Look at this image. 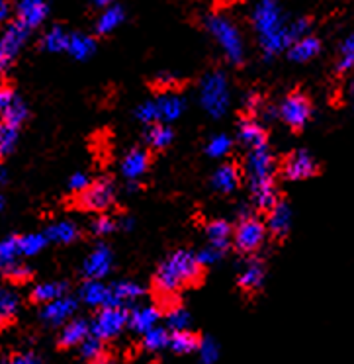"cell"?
<instances>
[{"label": "cell", "instance_id": "1", "mask_svg": "<svg viewBox=\"0 0 354 364\" xmlns=\"http://www.w3.org/2000/svg\"><path fill=\"white\" fill-rule=\"evenodd\" d=\"M252 22L259 32L260 48L267 55H276L294 43L290 24H284L282 10L276 0H259L252 12Z\"/></svg>", "mask_w": 354, "mask_h": 364}, {"label": "cell", "instance_id": "2", "mask_svg": "<svg viewBox=\"0 0 354 364\" xmlns=\"http://www.w3.org/2000/svg\"><path fill=\"white\" fill-rule=\"evenodd\" d=\"M202 277V262L190 251H176L157 269L155 290L163 296H173L184 286L196 284Z\"/></svg>", "mask_w": 354, "mask_h": 364}, {"label": "cell", "instance_id": "3", "mask_svg": "<svg viewBox=\"0 0 354 364\" xmlns=\"http://www.w3.org/2000/svg\"><path fill=\"white\" fill-rule=\"evenodd\" d=\"M200 100H202V106L208 110V114H212L213 118H220L227 112L229 87L223 73H210L202 80Z\"/></svg>", "mask_w": 354, "mask_h": 364}, {"label": "cell", "instance_id": "4", "mask_svg": "<svg viewBox=\"0 0 354 364\" xmlns=\"http://www.w3.org/2000/svg\"><path fill=\"white\" fill-rule=\"evenodd\" d=\"M208 30L212 32V36L218 40L221 49L225 51V55L233 65H241L245 59L243 40L235 30V26L231 24L229 20L221 16H212L208 20Z\"/></svg>", "mask_w": 354, "mask_h": 364}, {"label": "cell", "instance_id": "5", "mask_svg": "<svg viewBox=\"0 0 354 364\" xmlns=\"http://www.w3.org/2000/svg\"><path fill=\"white\" fill-rule=\"evenodd\" d=\"M28 33H30V28L24 22L16 20L0 36V73L10 71V67L16 61L20 49L24 48Z\"/></svg>", "mask_w": 354, "mask_h": 364}, {"label": "cell", "instance_id": "6", "mask_svg": "<svg viewBox=\"0 0 354 364\" xmlns=\"http://www.w3.org/2000/svg\"><path fill=\"white\" fill-rule=\"evenodd\" d=\"M127 321H129V316L122 306H104L95 317V321L90 323V333L102 341L112 339L122 333Z\"/></svg>", "mask_w": 354, "mask_h": 364}, {"label": "cell", "instance_id": "7", "mask_svg": "<svg viewBox=\"0 0 354 364\" xmlns=\"http://www.w3.org/2000/svg\"><path fill=\"white\" fill-rule=\"evenodd\" d=\"M264 237H267V228L260 220H254V218H247L243 222L239 223V228L235 230V235H233V241H235V247L239 253L251 255L254 251H259L260 245L264 243Z\"/></svg>", "mask_w": 354, "mask_h": 364}, {"label": "cell", "instance_id": "8", "mask_svg": "<svg viewBox=\"0 0 354 364\" xmlns=\"http://www.w3.org/2000/svg\"><path fill=\"white\" fill-rule=\"evenodd\" d=\"M79 206L88 212H104L114 204V186L108 178L90 182L87 188L79 192Z\"/></svg>", "mask_w": 354, "mask_h": 364}, {"label": "cell", "instance_id": "9", "mask_svg": "<svg viewBox=\"0 0 354 364\" xmlns=\"http://www.w3.org/2000/svg\"><path fill=\"white\" fill-rule=\"evenodd\" d=\"M280 118L291 129H301V127H306V124L311 118V102L301 92L286 96V100L280 106Z\"/></svg>", "mask_w": 354, "mask_h": 364}, {"label": "cell", "instance_id": "10", "mask_svg": "<svg viewBox=\"0 0 354 364\" xmlns=\"http://www.w3.org/2000/svg\"><path fill=\"white\" fill-rule=\"evenodd\" d=\"M247 174H249L251 186L260 184V182L274 181V161H272V155L268 153L267 145L251 149L249 157H247Z\"/></svg>", "mask_w": 354, "mask_h": 364}, {"label": "cell", "instance_id": "11", "mask_svg": "<svg viewBox=\"0 0 354 364\" xmlns=\"http://www.w3.org/2000/svg\"><path fill=\"white\" fill-rule=\"evenodd\" d=\"M317 174V163L307 151H296L284 163V176L290 181H306Z\"/></svg>", "mask_w": 354, "mask_h": 364}, {"label": "cell", "instance_id": "12", "mask_svg": "<svg viewBox=\"0 0 354 364\" xmlns=\"http://www.w3.org/2000/svg\"><path fill=\"white\" fill-rule=\"evenodd\" d=\"M80 298H82L85 304L92 306V308L116 306L112 288H106V286H104L100 280H96V278H88L87 284H82V288H80Z\"/></svg>", "mask_w": 354, "mask_h": 364}, {"label": "cell", "instance_id": "13", "mask_svg": "<svg viewBox=\"0 0 354 364\" xmlns=\"http://www.w3.org/2000/svg\"><path fill=\"white\" fill-rule=\"evenodd\" d=\"M112 269V253L106 245H98L88 255V259L85 261V274L88 278H96L100 280L104 278Z\"/></svg>", "mask_w": 354, "mask_h": 364}, {"label": "cell", "instance_id": "14", "mask_svg": "<svg viewBox=\"0 0 354 364\" xmlns=\"http://www.w3.org/2000/svg\"><path fill=\"white\" fill-rule=\"evenodd\" d=\"M75 309H77V301L73 298L61 296V298L45 304V308L41 309V317H43V321L51 325H61L75 314Z\"/></svg>", "mask_w": 354, "mask_h": 364}, {"label": "cell", "instance_id": "15", "mask_svg": "<svg viewBox=\"0 0 354 364\" xmlns=\"http://www.w3.org/2000/svg\"><path fill=\"white\" fill-rule=\"evenodd\" d=\"M48 18V4L45 0H20L18 4V20L24 22L30 30L41 26Z\"/></svg>", "mask_w": 354, "mask_h": 364}, {"label": "cell", "instance_id": "16", "mask_svg": "<svg viewBox=\"0 0 354 364\" xmlns=\"http://www.w3.org/2000/svg\"><path fill=\"white\" fill-rule=\"evenodd\" d=\"M90 335V323L85 319H75L71 323H67L61 331L59 337V347L61 348H73L80 345L82 341Z\"/></svg>", "mask_w": 354, "mask_h": 364}, {"label": "cell", "instance_id": "17", "mask_svg": "<svg viewBox=\"0 0 354 364\" xmlns=\"http://www.w3.org/2000/svg\"><path fill=\"white\" fill-rule=\"evenodd\" d=\"M147 168H149V153L143 149L129 151L124 159V163H122V173L129 181L139 178L141 174L147 173Z\"/></svg>", "mask_w": 354, "mask_h": 364}, {"label": "cell", "instance_id": "18", "mask_svg": "<svg viewBox=\"0 0 354 364\" xmlns=\"http://www.w3.org/2000/svg\"><path fill=\"white\" fill-rule=\"evenodd\" d=\"M268 228H270V233L274 235L276 239H284L288 235V231L291 228V212L290 208L286 204H276L272 210H270V218H268Z\"/></svg>", "mask_w": 354, "mask_h": 364}, {"label": "cell", "instance_id": "19", "mask_svg": "<svg viewBox=\"0 0 354 364\" xmlns=\"http://www.w3.org/2000/svg\"><path fill=\"white\" fill-rule=\"evenodd\" d=\"M202 341L198 337L196 333L188 331V329H178L173 331L171 341H168V347L173 348L176 355H190L194 350H200Z\"/></svg>", "mask_w": 354, "mask_h": 364}, {"label": "cell", "instance_id": "20", "mask_svg": "<svg viewBox=\"0 0 354 364\" xmlns=\"http://www.w3.org/2000/svg\"><path fill=\"white\" fill-rule=\"evenodd\" d=\"M290 59L291 61H298V63H306L309 59H313L319 49H321V43L319 40H315L311 36H304L299 38L298 41H294L290 48Z\"/></svg>", "mask_w": 354, "mask_h": 364}, {"label": "cell", "instance_id": "21", "mask_svg": "<svg viewBox=\"0 0 354 364\" xmlns=\"http://www.w3.org/2000/svg\"><path fill=\"white\" fill-rule=\"evenodd\" d=\"M213 188L221 194H229L239 186V168L235 165H223L220 166L212 178Z\"/></svg>", "mask_w": 354, "mask_h": 364}, {"label": "cell", "instance_id": "22", "mask_svg": "<svg viewBox=\"0 0 354 364\" xmlns=\"http://www.w3.org/2000/svg\"><path fill=\"white\" fill-rule=\"evenodd\" d=\"M251 191L252 196H254V204L259 210L270 212L278 204V192H276L274 181L254 184V186H251Z\"/></svg>", "mask_w": 354, "mask_h": 364}, {"label": "cell", "instance_id": "23", "mask_svg": "<svg viewBox=\"0 0 354 364\" xmlns=\"http://www.w3.org/2000/svg\"><path fill=\"white\" fill-rule=\"evenodd\" d=\"M264 282V267L259 261L249 262L239 277V286L247 292H257Z\"/></svg>", "mask_w": 354, "mask_h": 364}, {"label": "cell", "instance_id": "24", "mask_svg": "<svg viewBox=\"0 0 354 364\" xmlns=\"http://www.w3.org/2000/svg\"><path fill=\"white\" fill-rule=\"evenodd\" d=\"M159 319H161V311L157 308H139L129 316V325L134 331L145 333L149 331L151 327H155Z\"/></svg>", "mask_w": 354, "mask_h": 364}, {"label": "cell", "instance_id": "25", "mask_svg": "<svg viewBox=\"0 0 354 364\" xmlns=\"http://www.w3.org/2000/svg\"><path fill=\"white\" fill-rule=\"evenodd\" d=\"M239 135H241V141L249 149H257V147H264L267 145V134H264V129L257 122H252V119H247V122L241 124Z\"/></svg>", "mask_w": 354, "mask_h": 364}, {"label": "cell", "instance_id": "26", "mask_svg": "<svg viewBox=\"0 0 354 364\" xmlns=\"http://www.w3.org/2000/svg\"><path fill=\"white\" fill-rule=\"evenodd\" d=\"M65 292H67V284L63 282H45V284L36 286V290L32 292V301L45 306L49 301L65 296Z\"/></svg>", "mask_w": 354, "mask_h": 364}, {"label": "cell", "instance_id": "27", "mask_svg": "<svg viewBox=\"0 0 354 364\" xmlns=\"http://www.w3.org/2000/svg\"><path fill=\"white\" fill-rule=\"evenodd\" d=\"M208 239H210V245L225 251L231 241V225L223 220H215L208 225Z\"/></svg>", "mask_w": 354, "mask_h": 364}, {"label": "cell", "instance_id": "28", "mask_svg": "<svg viewBox=\"0 0 354 364\" xmlns=\"http://www.w3.org/2000/svg\"><path fill=\"white\" fill-rule=\"evenodd\" d=\"M159 110H161V119L165 122H173L178 119L184 112V100L176 95H165L157 100Z\"/></svg>", "mask_w": 354, "mask_h": 364}, {"label": "cell", "instance_id": "29", "mask_svg": "<svg viewBox=\"0 0 354 364\" xmlns=\"http://www.w3.org/2000/svg\"><path fill=\"white\" fill-rule=\"evenodd\" d=\"M67 51L71 53L75 59H88V57L92 55L96 51V43L92 38H88V36H82V33H73L71 38H69V48Z\"/></svg>", "mask_w": 354, "mask_h": 364}, {"label": "cell", "instance_id": "30", "mask_svg": "<svg viewBox=\"0 0 354 364\" xmlns=\"http://www.w3.org/2000/svg\"><path fill=\"white\" fill-rule=\"evenodd\" d=\"M48 239L49 241H55V243H63V245H69L73 241L79 239V228L71 222H61L51 225L48 230Z\"/></svg>", "mask_w": 354, "mask_h": 364}, {"label": "cell", "instance_id": "31", "mask_svg": "<svg viewBox=\"0 0 354 364\" xmlns=\"http://www.w3.org/2000/svg\"><path fill=\"white\" fill-rule=\"evenodd\" d=\"M18 126H12L9 122L0 119V161L6 159L14 151L18 143Z\"/></svg>", "mask_w": 354, "mask_h": 364}, {"label": "cell", "instance_id": "32", "mask_svg": "<svg viewBox=\"0 0 354 364\" xmlns=\"http://www.w3.org/2000/svg\"><path fill=\"white\" fill-rule=\"evenodd\" d=\"M124 22V10L119 6H112L104 12L102 16L98 18V24H96V32L100 36H106V33H112L119 24Z\"/></svg>", "mask_w": 354, "mask_h": 364}, {"label": "cell", "instance_id": "33", "mask_svg": "<svg viewBox=\"0 0 354 364\" xmlns=\"http://www.w3.org/2000/svg\"><path fill=\"white\" fill-rule=\"evenodd\" d=\"M173 129L166 126V124H155L151 126V129L147 132V141L153 149H165L173 143Z\"/></svg>", "mask_w": 354, "mask_h": 364}, {"label": "cell", "instance_id": "34", "mask_svg": "<svg viewBox=\"0 0 354 364\" xmlns=\"http://www.w3.org/2000/svg\"><path fill=\"white\" fill-rule=\"evenodd\" d=\"M80 347V356L85 360H90V363H102L104 360V345L102 339H98L96 335H88L87 339L82 341L79 345Z\"/></svg>", "mask_w": 354, "mask_h": 364}, {"label": "cell", "instance_id": "35", "mask_svg": "<svg viewBox=\"0 0 354 364\" xmlns=\"http://www.w3.org/2000/svg\"><path fill=\"white\" fill-rule=\"evenodd\" d=\"M69 33H65L63 28H53V30H49L45 33V38H43V49H48L51 53H59V51H67L69 48Z\"/></svg>", "mask_w": 354, "mask_h": 364}, {"label": "cell", "instance_id": "36", "mask_svg": "<svg viewBox=\"0 0 354 364\" xmlns=\"http://www.w3.org/2000/svg\"><path fill=\"white\" fill-rule=\"evenodd\" d=\"M112 294H114L116 306H122L124 301H132L143 296V288L135 282H118L112 286Z\"/></svg>", "mask_w": 354, "mask_h": 364}, {"label": "cell", "instance_id": "37", "mask_svg": "<svg viewBox=\"0 0 354 364\" xmlns=\"http://www.w3.org/2000/svg\"><path fill=\"white\" fill-rule=\"evenodd\" d=\"M143 343H145V347L149 348V350H161V348L168 347V341H171V335H168V331L166 329H163V327H159V325H155V327H151L149 331L143 333Z\"/></svg>", "mask_w": 354, "mask_h": 364}, {"label": "cell", "instance_id": "38", "mask_svg": "<svg viewBox=\"0 0 354 364\" xmlns=\"http://www.w3.org/2000/svg\"><path fill=\"white\" fill-rule=\"evenodd\" d=\"M18 309V298L9 290L0 292V323H10L12 317L16 316Z\"/></svg>", "mask_w": 354, "mask_h": 364}, {"label": "cell", "instance_id": "39", "mask_svg": "<svg viewBox=\"0 0 354 364\" xmlns=\"http://www.w3.org/2000/svg\"><path fill=\"white\" fill-rule=\"evenodd\" d=\"M22 253L20 251V237H6L4 241H0V269L6 267L12 261H16L18 255Z\"/></svg>", "mask_w": 354, "mask_h": 364}, {"label": "cell", "instance_id": "40", "mask_svg": "<svg viewBox=\"0 0 354 364\" xmlns=\"http://www.w3.org/2000/svg\"><path fill=\"white\" fill-rule=\"evenodd\" d=\"M48 235H41V233H32V235H26V237H20V251L22 255H32L40 253L43 247L48 245Z\"/></svg>", "mask_w": 354, "mask_h": 364}, {"label": "cell", "instance_id": "41", "mask_svg": "<svg viewBox=\"0 0 354 364\" xmlns=\"http://www.w3.org/2000/svg\"><path fill=\"white\" fill-rule=\"evenodd\" d=\"M28 118V108H26V104L16 98L14 102L10 104V108L4 114H2V122H9L12 126H22Z\"/></svg>", "mask_w": 354, "mask_h": 364}, {"label": "cell", "instance_id": "42", "mask_svg": "<svg viewBox=\"0 0 354 364\" xmlns=\"http://www.w3.org/2000/svg\"><path fill=\"white\" fill-rule=\"evenodd\" d=\"M2 270H4V277L9 278V280H12V282H16V284H22V282L32 278V269L22 264V262L12 261L10 264H6V267H2Z\"/></svg>", "mask_w": 354, "mask_h": 364}, {"label": "cell", "instance_id": "43", "mask_svg": "<svg viewBox=\"0 0 354 364\" xmlns=\"http://www.w3.org/2000/svg\"><path fill=\"white\" fill-rule=\"evenodd\" d=\"M231 139H229L227 135H215L212 141L208 143V155L213 159H221L227 155L229 151H231Z\"/></svg>", "mask_w": 354, "mask_h": 364}, {"label": "cell", "instance_id": "44", "mask_svg": "<svg viewBox=\"0 0 354 364\" xmlns=\"http://www.w3.org/2000/svg\"><path fill=\"white\" fill-rule=\"evenodd\" d=\"M166 323L173 331H178V329H186L190 323V314L184 308H173L166 316Z\"/></svg>", "mask_w": 354, "mask_h": 364}, {"label": "cell", "instance_id": "45", "mask_svg": "<svg viewBox=\"0 0 354 364\" xmlns=\"http://www.w3.org/2000/svg\"><path fill=\"white\" fill-rule=\"evenodd\" d=\"M135 114H137V119L143 122V124H155V122L161 119V110H159L157 100H155V102L141 104Z\"/></svg>", "mask_w": 354, "mask_h": 364}, {"label": "cell", "instance_id": "46", "mask_svg": "<svg viewBox=\"0 0 354 364\" xmlns=\"http://www.w3.org/2000/svg\"><path fill=\"white\" fill-rule=\"evenodd\" d=\"M354 69V36H350L343 46V57L338 61V71H353Z\"/></svg>", "mask_w": 354, "mask_h": 364}, {"label": "cell", "instance_id": "47", "mask_svg": "<svg viewBox=\"0 0 354 364\" xmlns=\"http://www.w3.org/2000/svg\"><path fill=\"white\" fill-rule=\"evenodd\" d=\"M114 230H116V223H114V220L108 218V215H98L95 222H92V225H90V231H92L95 235H98V237L110 235Z\"/></svg>", "mask_w": 354, "mask_h": 364}, {"label": "cell", "instance_id": "48", "mask_svg": "<svg viewBox=\"0 0 354 364\" xmlns=\"http://www.w3.org/2000/svg\"><path fill=\"white\" fill-rule=\"evenodd\" d=\"M16 100V95H14V90H12V87H9V85H2L0 87V118H2V114L9 110L10 104Z\"/></svg>", "mask_w": 354, "mask_h": 364}, {"label": "cell", "instance_id": "49", "mask_svg": "<svg viewBox=\"0 0 354 364\" xmlns=\"http://www.w3.org/2000/svg\"><path fill=\"white\" fill-rule=\"evenodd\" d=\"M200 353H202V360H204V363H213V360L218 358V353H220V350H218V345H215L212 339H208L200 345Z\"/></svg>", "mask_w": 354, "mask_h": 364}, {"label": "cell", "instance_id": "50", "mask_svg": "<svg viewBox=\"0 0 354 364\" xmlns=\"http://www.w3.org/2000/svg\"><path fill=\"white\" fill-rule=\"evenodd\" d=\"M221 253H223V251H220V249H215L213 245H210L208 249H204V251H200V253H198V261L202 262V267H204V264H213V262L220 259Z\"/></svg>", "mask_w": 354, "mask_h": 364}, {"label": "cell", "instance_id": "51", "mask_svg": "<svg viewBox=\"0 0 354 364\" xmlns=\"http://www.w3.org/2000/svg\"><path fill=\"white\" fill-rule=\"evenodd\" d=\"M90 184V178H88L85 173H75L69 181V188L73 192H82Z\"/></svg>", "mask_w": 354, "mask_h": 364}, {"label": "cell", "instance_id": "52", "mask_svg": "<svg viewBox=\"0 0 354 364\" xmlns=\"http://www.w3.org/2000/svg\"><path fill=\"white\" fill-rule=\"evenodd\" d=\"M157 85L161 88L168 90V88H173L174 85H176V79H174V77H171V75H163V77H159L157 79Z\"/></svg>", "mask_w": 354, "mask_h": 364}, {"label": "cell", "instance_id": "53", "mask_svg": "<svg viewBox=\"0 0 354 364\" xmlns=\"http://www.w3.org/2000/svg\"><path fill=\"white\" fill-rule=\"evenodd\" d=\"M12 363L36 364V363H40V358H38V356H32V355H20V356H14V358H12Z\"/></svg>", "mask_w": 354, "mask_h": 364}, {"label": "cell", "instance_id": "54", "mask_svg": "<svg viewBox=\"0 0 354 364\" xmlns=\"http://www.w3.org/2000/svg\"><path fill=\"white\" fill-rule=\"evenodd\" d=\"M247 110L251 112V114H254V112L259 110V106H260V98L257 95H251L249 98H247Z\"/></svg>", "mask_w": 354, "mask_h": 364}, {"label": "cell", "instance_id": "55", "mask_svg": "<svg viewBox=\"0 0 354 364\" xmlns=\"http://www.w3.org/2000/svg\"><path fill=\"white\" fill-rule=\"evenodd\" d=\"M9 12H10L9 2H6V0H0V22L9 18Z\"/></svg>", "mask_w": 354, "mask_h": 364}, {"label": "cell", "instance_id": "56", "mask_svg": "<svg viewBox=\"0 0 354 364\" xmlns=\"http://www.w3.org/2000/svg\"><path fill=\"white\" fill-rule=\"evenodd\" d=\"M110 2H112V0H95L96 6H108Z\"/></svg>", "mask_w": 354, "mask_h": 364}, {"label": "cell", "instance_id": "57", "mask_svg": "<svg viewBox=\"0 0 354 364\" xmlns=\"http://www.w3.org/2000/svg\"><path fill=\"white\" fill-rule=\"evenodd\" d=\"M4 182H6V173H4V171L0 168V186H2Z\"/></svg>", "mask_w": 354, "mask_h": 364}, {"label": "cell", "instance_id": "58", "mask_svg": "<svg viewBox=\"0 0 354 364\" xmlns=\"http://www.w3.org/2000/svg\"><path fill=\"white\" fill-rule=\"evenodd\" d=\"M2 206H4V202H2V198H0V210H2Z\"/></svg>", "mask_w": 354, "mask_h": 364}]
</instances>
